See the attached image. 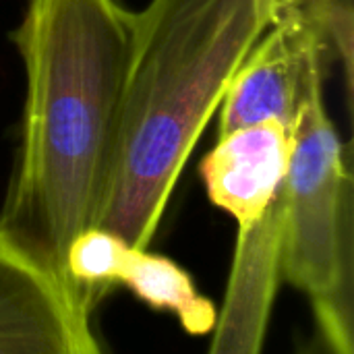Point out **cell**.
Returning a JSON list of instances; mask_svg holds the SVG:
<instances>
[{"label": "cell", "instance_id": "cell-5", "mask_svg": "<svg viewBox=\"0 0 354 354\" xmlns=\"http://www.w3.org/2000/svg\"><path fill=\"white\" fill-rule=\"evenodd\" d=\"M0 354H106L85 297L2 224Z\"/></svg>", "mask_w": 354, "mask_h": 354}, {"label": "cell", "instance_id": "cell-3", "mask_svg": "<svg viewBox=\"0 0 354 354\" xmlns=\"http://www.w3.org/2000/svg\"><path fill=\"white\" fill-rule=\"evenodd\" d=\"M324 89L301 106L282 187V282L303 292L315 326L340 354H354V218L348 149Z\"/></svg>", "mask_w": 354, "mask_h": 354}, {"label": "cell", "instance_id": "cell-1", "mask_svg": "<svg viewBox=\"0 0 354 354\" xmlns=\"http://www.w3.org/2000/svg\"><path fill=\"white\" fill-rule=\"evenodd\" d=\"M133 12L122 0H27L10 33L25 97L0 224L62 274L110 180Z\"/></svg>", "mask_w": 354, "mask_h": 354}, {"label": "cell", "instance_id": "cell-11", "mask_svg": "<svg viewBox=\"0 0 354 354\" xmlns=\"http://www.w3.org/2000/svg\"><path fill=\"white\" fill-rule=\"evenodd\" d=\"M292 2H303V4H307V6H311L313 10H322V6H319V0H278V4H280V8L282 6H286V4H292ZM322 15V12H319Z\"/></svg>", "mask_w": 354, "mask_h": 354}, {"label": "cell", "instance_id": "cell-4", "mask_svg": "<svg viewBox=\"0 0 354 354\" xmlns=\"http://www.w3.org/2000/svg\"><path fill=\"white\" fill-rule=\"evenodd\" d=\"M336 60L322 19L303 2L286 4L234 73L218 108V135L280 120L292 129L307 97L324 89Z\"/></svg>", "mask_w": 354, "mask_h": 354}, {"label": "cell", "instance_id": "cell-2", "mask_svg": "<svg viewBox=\"0 0 354 354\" xmlns=\"http://www.w3.org/2000/svg\"><path fill=\"white\" fill-rule=\"evenodd\" d=\"M278 0H149L133 35L97 226L149 247L174 187Z\"/></svg>", "mask_w": 354, "mask_h": 354}, {"label": "cell", "instance_id": "cell-10", "mask_svg": "<svg viewBox=\"0 0 354 354\" xmlns=\"http://www.w3.org/2000/svg\"><path fill=\"white\" fill-rule=\"evenodd\" d=\"M292 354H338V351L319 330L313 328V332L297 344Z\"/></svg>", "mask_w": 354, "mask_h": 354}, {"label": "cell", "instance_id": "cell-6", "mask_svg": "<svg viewBox=\"0 0 354 354\" xmlns=\"http://www.w3.org/2000/svg\"><path fill=\"white\" fill-rule=\"evenodd\" d=\"M290 156V129L280 120L218 135L199 164L207 199L234 222L263 216L282 193Z\"/></svg>", "mask_w": 354, "mask_h": 354}, {"label": "cell", "instance_id": "cell-8", "mask_svg": "<svg viewBox=\"0 0 354 354\" xmlns=\"http://www.w3.org/2000/svg\"><path fill=\"white\" fill-rule=\"evenodd\" d=\"M129 247L131 243L102 226L83 230L71 243L64 259V274L91 309L118 286V274Z\"/></svg>", "mask_w": 354, "mask_h": 354}, {"label": "cell", "instance_id": "cell-9", "mask_svg": "<svg viewBox=\"0 0 354 354\" xmlns=\"http://www.w3.org/2000/svg\"><path fill=\"white\" fill-rule=\"evenodd\" d=\"M324 21L332 39L334 56L344 71V81L353 79V0H319Z\"/></svg>", "mask_w": 354, "mask_h": 354}, {"label": "cell", "instance_id": "cell-7", "mask_svg": "<svg viewBox=\"0 0 354 354\" xmlns=\"http://www.w3.org/2000/svg\"><path fill=\"white\" fill-rule=\"evenodd\" d=\"M118 286L127 288L149 309L174 315L191 336L214 332L218 319L214 301L199 292L185 268L166 255L149 251V247H129L118 274Z\"/></svg>", "mask_w": 354, "mask_h": 354}]
</instances>
